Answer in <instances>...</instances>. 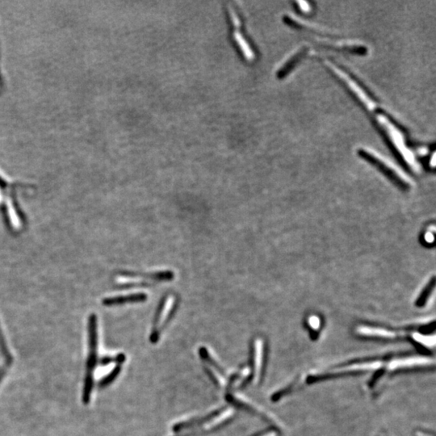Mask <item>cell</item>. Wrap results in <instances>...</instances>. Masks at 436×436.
I'll return each instance as SVG.
<instances>
[{"label":"cell","instance_id":"cell-8","mask_svg":"<svg viewBox=\"0 0 436 436\" xmlns=\"http://www.w3.org/2000/svg\"><path fill=\"white\" fill-rule=\"evenodd\" d=\"M435 360L425 356H417V357H407V358L398 359L393 360L388 365L389 370H395L404 368L415 367V366H427L433 365Z\"/></svg>","mask_w":436,"mask_h":436},{"label":"cell","instance_id":"cell-14","mask_svg":"<svg viewBox=\"0 0 436 436\" xmlns=\"http://www.w3.org/2000/svg\"><path fill=\"white\" fill-rule=\"evenodd\" d=\"M121 371V365L116 364L113 369L111 370L109 373H107L104 377L101 380V382L99 384V386L101 388H104L107 385H109L113 380L118 376L119 374Z\"/></svg>","mask_w":436,"mask_h":436},{"label":"cell","instance_id":"cell-4","mask_svg":"<svg viewBox=\"0 0 436 436\" xmlns=\"http://www.w3.org/2000/svg\"><path fill=\"white\" fill-rule=\"evenodd\" d=\"M233 417H234L233 409H225L222 408L221 411L211 418L210 420H208V422L203 423L201 426L195 428L192 432L178 436H197L213 432L215 430H217L222 426L227 424L232 419Z\"/></svg>","mask_w":436,"mask_h":436},{"label":"cell","instance_id":"cell-2","mask_svg":"<svg viewBox=\"0 0 436 436\" xmlns=\"http://www.w3.org/2000/svg\"><path fill=\"white\" fill-rule=\"evenodd\" d=\"M171 271H160L151 273L128 272L117 277V283L124 288H136L151 285V281H170L174 279Z\"/></svg>","mask_w":436,"mask_h":436},{"label":"cell","instance_id":"cell-1","mask_svg":"<svg viewBox=\"0 0 436 436\" xmlns=\"http://www.w3.org/2000/svg\"><path fill=\"white\" fill-rule=\"evenodd\" d=\"M177 306L178 298L172 294H168L162 300L157 311L152 331L150 334V340L151 343H156L159 341L162 332L165 329L168 322L173 318Z\"/></svg>","mask_w":436,"mask_h":436},{"label":"cell","instance_id":"cell-17","mask_svg":"<svg viewBox=\"0 0 436 436\" xmlns=\"http://www.w3.org/2000/svg\"><path fill=\"white\" fill-rule=\"evenodd\" d=\"M309 325L313 330H318L321 326V321L317 316H311L309 319Z\"/></svg>","mask_w":436,"mask_h":436},{"label":"cell","instance_id":"cell-9","mask_svg":"<svg viewBox=\"0 0 436 436\" xmlns=\"http://www.w3.org/2000/svg\"><path fill=\"white\" fill-rule=\"evenodd\" d=\"M382 362L380 361H373V362L360 363V364H353V365H347L342 368H337L329 371L330 375H335V374L346 373V372H352V371H369V370H376L382 366Z\"/></svg>","mask_w":436,"mask_h":436},{"label":"cell","instance_id":"cell-13","mask_svg":"<svg viewBox=\"0 0 436 436\" xmlns=\"http://www.w3.org/2000/svg\"><path fill=\"white\" fill-rule=\"evenodd\" d=\"M308 52H309V48L304 47L302 48L300 50H298L295 54H293V56L291 57L289 60L284 63V66L279 69L277 74L278 77L283 78L286 76L287 74H289L291 70L295 67L299 62H301L302 58L307 55Z\"/></svg>","mask_w":436,"mask_h":436},{"label":"cell","instance_id":"cell-3","mask_svg":"<svg viewBox=\"0 0 436 436\" xmlns=\"http://www.w3.org/2000/svg\"><path fill=\"white\" fill-rule=\"evenodd\" d=\"M358 154L361 158L366 159L370 164L375 166L379 170L385 173L389 178L394 180L398 185L402 187L408 188L409 186V179H407L400 170L397 169L392 164H389L384 159H380V157L375 155L373 153L370 152L369 150H360Z\"/></svg>","mask_w":436,"mask_h":436},{"label":"cell","instance_id":"cell-12","mask_svg":"<svg viewBox=\"0 0 436 436\" xmlns=\"http://www.w3.org/2000/svg\"><path fill=\"white\" fill-rule=\"evenodd\" d=\"M356 332L361 335L369 337H377L383 338H394L397 337V334L394 331H388L379 327H367L361 326L356 329Z\"/></svg>","mask_w":436,"mask_h":436},{"label":"cell","instance_id":"cell-15","mask_svg":"<svg viewBox=\"0 0 436 436\" xmlns=\"http://www.w3.org/2000/svg\"><path fill=\"white\" fill-rule=\"evenodd\" d=\"M413 338L416 342L427 347H434L436 345V336L423 335L419 333L413 334Z\"/></svg>","mask_w":436,"mask_h":436},{"label":"cell","instance_id":"cell-6","mask_svg":"<svg viewBox=\"0 0 436 436\" xmlns=\"http://www.w3.org/2000/svg\"><path fill=\"white\" fill-rule=\"evenodd\" d=\"M89 356L87 359V375H92V371L97 365V318L95 314H92L89 318Z\"/></svg>","mask_w":436,"mask_h":436},{"label":"cell","instance_id":"cell-18","mask_svg":"<svg viewBox=\"0 0 436 436\" xmlns=\"http://www.w3.org/2000/svg\"><path fill=\"white\" fill-rule=\"evenodd\" d=\"M260 436H278L277 432L275 431H270V432H266L265 434L261 435Z\"/></svg>","mask_w":436,"mask_h":436},{"label":"cell","instance_id":"cell-16","mask_svg":"<svg viewBox=\"0 0 436 436\" xmlns=\"http://www.w3.org/2000/svg\"><path fill=\"white\" fill-rule=\"evenodd\" d=\"M434 284L435 280L434 279H433L432 284H430V286L427 287V289H426V290L423 292V294L421 295L420 298H419V300H418V302H417L418 304H422V303H423V302H424L426 299H427V296H428V294L431 293L432 289H433V288H434Z\"/></svg>","mask_w":436,"mask_h":436},{"label":"cell","instance_id":"cell-10","mask_svg":"<svg viewBox=\"0 0 436 436\" xmlns=\"http://www.w3.org/2000/svg\"><path fill=\"white\" fill-rule=\"evenodd\" d=\"M147 299V295L144 293H130L128 295L118 296L114 298H106L103 301L104 305L112 306L126 303H137L143 302Z\"/></svg>","mask_w":436,"mask_h":436},{"label":"cell","instance_id":"cell-7","mask_svg":"<svg viewBox=\"0 0 436 436\" xmlns=\"http://www.w3.org/2000/svg\"><path fill=\"white\" fill-rule=\"evenodd\" d=\"M264 342L258 338L254 342V356H253V380L258 384L261 380L263 365H264Z\"/></svg>","mask_w":436,"mask_h":436},{"label":"cell","instance_id":"cell-20","mask_svg":"<svg viewBox=\"0 0 436 436\" xmlns=\"http://www.w3.org/2000/svg\"><path fill=\"white\" fill-rule=\"evenodd\" d=\"M418 436H428V435L424 434V433H418Z\"/></svg>","mask_w":436,"mask_h":436},{"label":"cell","instance_id":"cell-11","mask_svg":"<svg viewBox=\"0 0 436 436\" xmlns=\"http://www.w3.org/2000/svg\"><path fill=\"white\" fill-rule=\"evenodd\" d=\"M221 409H222V408L219 409H216L214 411L211 412V413L207 414V415H204V416L197 417V418H193V419L186 421V422L176 423L173 427V430L175 432H179L184 431V430L191 429V428H194L195 429V428L201 426L203 423H205L206 422H208V420H210L211 418L214 417L216 414H218L221 411Z\"/></svg>","mask_w":436,"mask_h":436},{"label":"cell","instance_id":"cell-19","mask_svg":"<svg viewBox=\"0 0 436 436\" xmlns=\"http://www.w3.org/2000/svg\"><path fill=\"white\" fill-rule=\"evenodd\" d=\"M5 374V369H0V381L2 380V377L4 376Z\"/></svg>","mask_w":436,"mask_h":436},{"label":"cell","instance_id":"cell-5","mask_svg":"<svg viewBox=\"0 0 436 436\" xmlns=\"http://www.w3.org/2000/svg\"><path fill=\"white\" fill-rule=\"evenodd\" d=\"M229 15L231 16V22H232L233 27H234V39L235 42L237 43V46L239 48L240 50L242 51L244 57L248 61H251L254 59V53L251 46L249 45L248 42L246 41V38L244 37L243 34H242V23L240 20L239 16L237 15L236 10L231 6V3L228 6Z\"/></svg>","mask_w":436,"mask_h":436}]
</instances>
